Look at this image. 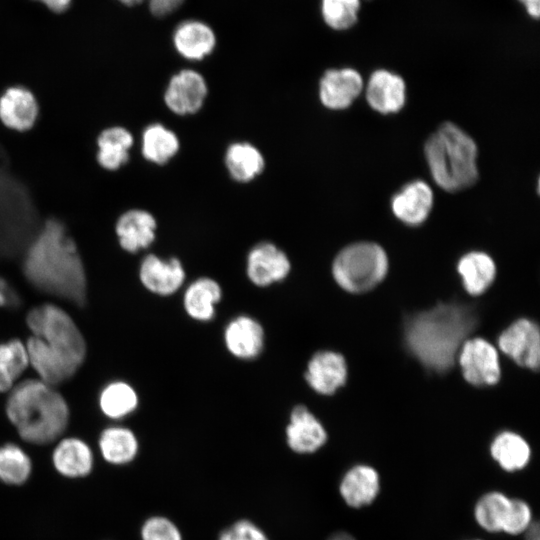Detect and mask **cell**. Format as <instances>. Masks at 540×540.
I'll return each mask as SVG.
<instances>
[{
	"instance_id": "cell-1",
	"label": "cell",
	"mask_w": 540,
	"mask_h": 540,
	"mask_svg": "<svg viewBox=\"0 0 540 540\" xmlns=\"http://www.w3.org/2000/svg\"><path fill=\"white\" fill-rule=\"evenodd\" d=\"M27 282L47 295L83 305L87 274L83 256L66 226L55 218L42 227L20 256Z\"/></svg>"
},
{
	"instance_id": "cell-2",
	"label": "cell",
	"mask_w": 540,
	"mask_h": 540,
	"mask_svg": "<svg viewBox=\"0 0 540 540\" xmlns=\"http://www.w3.org/2000/svg\"><path fill=\"white\" fill-rule=\"evenodd\" d=\"M477 324V314L470 306L438 303L406 318L405 345L426 369L443 373L454 365L462 344Z\"/></svg>"
},
{
	"instance_id": "cell-3",
	"label": "cell",
	"mask_w": 540,
	"mask_h": 540,
	"mask_svg": "<svg viewBox=\"0 0 540 540\" xmlns=\"http://www.w3.org/2000/svg\"><path fill=\"white\" fill-rule=\"evenodd\" d=\"M7 394L6 417L23 441L47 445L66 431L70 409L55 386L29 378L20 380Z\"/></svg>"
},
{
	"instance_id": "cell-4",
	"label": "cell",
	"mask_w": 540,
	"mask_h": 540,
	"mask_svg": "<svg viewBox=\"0 0 540 540\" xmlns=\"http://www.w3.org/2000/svg\"><path fill=\"white\" fill-rule=\"evenodd\" d=\"M424 151L430 173L442 189L456 192L476 182L477 145L457 125L442 124L429 137Z\"/></svg>"
},
{
	"instance_id": "cell-5",
	"label": "cell",
	"mask_w": 540,
	"mask_h": 540,
	"mask_svg": "<svg viewBox=\"0 0 540 540\" xmlns=\"http://www.w3.org/2000/svg\"><path fill=\"white\" fill-rule=\"evenodd\" d=\"M26 325L52 352L82 366L87 353L85 338L71 315L55 303L31 308Z\"/></svg>"
},
{
	"instance_id": "cell-6",
	"label": "cell",
	"mask_w": 540,
	"mask_h": 540,
	"mask_svg": "<svg viewBox=\"0 0 540 540\" xmlns=\"http://www.w3.org/2000/svg\"><path fill=\"white\" fill-rule=\"evenodd\" d=\"M385 250L372 242H357L343 248L334 258L336 283L350 293H365L377 286L388 272Z\"/></svg>"
},
{
	"instance_id": "cell-7",
	"label": "cell",
	"mask_w": 540,
	"mask_h": 540,
	"mask_svg": "<svg viewBox=\"0 0 540 540\" xmlns=\"http://www.w3.org/2000/svg\"><path fill=\"white\" fill-rule=\"evenodd\" d=\"M464 379L474 386L496 384L501 375L498 352L483 338L466 339L458 353Z\"/></svg>"
},
{
	"instance_id": "cell-8",
	"label": "cell",
	"mask_w": 540,
	"mask_h": 540,
	"mask_svg": "<svg viewBox=\"0 0 540 540\" xmlns=\"http://www.w3.org/2000/svg\"><path fill=\"white\" fill-rule=\"evenodd\" d=\"M500 350L516 364L537 370L540 364V334L537 324L529 319L514 321L499 336Z\"/></svg>"
},
{
	"instance_id": "cell-9",
	"label": "cell",
	"mask_w": 540,
	"mask_h": 540,
	"mask_svg": "<svg viewBox=\"0 0 540 540\" xmlns=\"http://www.w3.org/2000/svg\"><path fill=\"white\" fill-rule=\"evenodd\" d=\"M40 107L35 94L22 85H11L0 94V123L8 130L25 133L36 124Z\"/></svg>"
},
{
	"instance_id": "cell-10",
	"label": "cell",
	"mask_w": 540,
	"mask_h": 540,
	"mask_svg": "<svg viewBox=\"0 0 540 540\" xmlns=\"http://www.w3.org/2000/svg\"><path fill=\"white\" fill-rule=\"evenodd\" d=\"M157 221L146 209L134 207L116 219L114 233L118 246L129 254L145 250L155 241Z\"/></svg>"
},
{
	"instance_id": "cell-11",
	"label": "cell",
	"mask_w": 540,
	"mask_h": 540,
	"mask_svg": "<svg viewBox=\"0 0 540 540\" xmlns=\"http://www.w3.org/2000/svg\"><path fill=\"white\" fill-rule=\"evenodd\" d=\"M207 93L204 77L195 70L183 69L171 77L164 101L177 115L194 114L203 106Z\"/></svg>"
},
{
	"instance_id": "cell-12",
	"label": "cell",
	"mask_w": 540,
	"mask_h": 540,
	"mask_svg": "<svg viewBox=\"0 0 540 540\" xmlns=\"http://www.w3.org/2000/svg\"><path fill=\"white\" fill-rule=\"evenodd\" d=\"M290 270L286 253L271 242H261L248 253L246 273L251 283L258 287L283 281Z\"/></svg>"
},
{
	"instance_id": "cell-13",
	"label": "cell",
	"mask_w": 540,
	"mask_h": 540,
	"mask_svg": "<svg viewBox=\"0 0 540 540\" xmlns=\"http://www.w3.org/2000/svg\"><path fill=\"white\" fill-rule=\"evenodd\" d=\"M138 275L141 284L159 296L174 294L185 281V270L179 259H162L155 254H147L142 259Z\"/></svg>"
},
{
	"instance_id": "cell-14",
	"label": "cell",
	"mask_w": 540,
	"mask_h": 540,
	"mask_svg": "<svg viewBox=\"0 0 540 540\" xmlns=\"http://www.w3.org/2000/svg\"><path fill=\"white\" fill-rule=\"evenodd\" d=\"M347 374L344 357L340 353L323 350L309 360L305 380L318 394L332 395L346 383Z\"/></svg>"
},
{
	"instance_id": "cell-15",
	"label": "cell",
	"mask_w": 540,
	"mask_h": 540,
	"mask_svg": "<svg viewBox=\"0 0 540 540\" xmlns=\"http://www.w3.org/2000/svg\"><path fill=\"white\" fill-rule=\"evenodd\" d=\"M362 89V77L355 69H329L319 82V98L326 108L341 110L348 108Z\"/></svg>"
},
{
	"instance_id": "cell-16",
	"label": "cell",
	"mask_w": 540,
	"mask_h": 540,
	"mask_svg": "<svg viewBox=\"0 0 540 540\" xmlns=\"http://www.w3.org/2000/svg\"><path fill=\"white\" fill-rule=\"evenodd\" d=\"M29 366L37 378L52 386H57L72 378L79 366L72 361L52 352L35 336L25 342Z\"/></svg>"
},
{
	"instance_id": "cell-17",
	"label": "cell",
	"mask_w": 540,
	"mask_h": 540,
	"mask_svg": "<svg viewBox=\"0 0 540 540\" xmlns=\"http://www.w3.org/2000/svg\"><path fill=\"white\" fill-rule=\"evenodd\" d=\"M135 141L134 134L124 126L112 125L102 129L96 137L97 164L108 172L120 170L130 162Z\"/></svg>"
},
{
	"instance_id": "cell-18",
	"label": "cell",
	"mask_w": 540,
	"mask_h": 540,
	"mask_svg": "<svg viewBox=\"0 0 540 540\" xmlns=\"http://www.w3.org/2000/svg\"><path fill=\"white\" fill-rule=\"evenodd\" d=\"M286 440L294 452L308 454L325 444L327 433L322 423L306 406L297 405L290 413Z\"/></svg>"
},
{
	"instance_id": "cell-19",
	"label": "cell",
	"mask_w": 540,
	"mask_h": 540,
	"mask_svg": "<svg viewBox=\"0 0 540 540\" xmlns=\"http://www.w3.org/2000/svg\"><path fill=\"white\" fill-rule=\"evenodd\" d=\"M54 469L66 478H83L94 467V454L89 444L81 438H59L51 456Z\"/></svg>"
},
{
	"instance_id": "cell-20",
	"label": "cell",
	"mask_w": 540,
	"mask_h": 540,
	"mask_svg": "<svg viewBox=\"0 0 540 540\" xmlns=\"http://www.w3.org/2000/svg\"><path fill=\"white\" fill-rule=\"evenodd\" d=\"M366 99L370 107L379 113H396L406 101L405 82L395 73L376 70L367 82Z\"/></svg>"
},
{
	"instance_id": "cell-21",
	"label": "cell",
	"mask_w": 540,
	"mask_h": 540,
	"mask_svg": "<svg viewBox=\"0 0 540 540\" xmlns=\"http://www.w3.org/2000/svg\"><path fill=\"white\" fill-rule=\"evenodd\" d=\"M432 206L433 192L422 180L406 184L391 201L393 214L409 226L422 224L428 218Z\"/></svg>"
},
{
	"instance_id": "cell-22",
	"label": "cell",
	"mask_w": 540,
	"mask_h": 540,
	"mask_svg": "<svg viewBox=\"0 0 540 540\" xmlns=\"http://www.w3.org/2000/svg\"><path fill=\"white\" fill-rule=\"evenodd\" d=\"M224 342L234 357L249 360L257 357L264 346V330L253 317L240 315L232 319L224 330Z\"/></svg>"
},
{
	"instance_id": "cell-23",
	"label": "cell",
	"mask_w": 540,
	"mask_h": 540,
	"mask_svg": "<svg viewBox=\"0 0 540 540\" xmlns=\"http://www.w3.org/2000/svg\"><path fill=\"white\" fill-rule=\"evenodd\" d=\"M173 43L182 57L201 60L213 51L216 39L213 30L205 23L187 20L176 27Z\"/></svg>"
},
{
	"instance_id": "cell-24",
	"label": "cell",
	"mask_w": 540,
	"mask_h": 540,
	"mask_svg": "<svg viewBox=\"0 0 540 540\" xmlns=\"http://www.w3.org/2000/svg\"><path fill=\"white\" fill-rule=\"evenodd\" d=\"M222 298V289L217 281L201 277L190 283L183 296V306L189 317L207 322L215 316L216 305Z\"/></svg>"
},
{
	"instance_id": "cell-25",
	"label": "cell",
	"mask_w": 540,
	"mask_h": 540,
	"mask_svg": "<svg viewBox=\"0 0 540 540\" xmlns=\"http://www.w3.org/2000/svg\"><path fill=\"white\" fill-rule=\"evenodd\" d=\"M379 488L376 470L366 465H358L351 468L343 477L340 493L349 506L359 508L372 503Z\"/></svg>"
},
{
	"instance_id": "cell-26",
	"label": "cell",
	"mask_w": 540,
	"mask_h": 540,
	"mask_svg": "<svg viewBox=\"0 0 540 540\" xmlns=\"http://www.w3.org/2000/svg\"><path fill=\"white\" fill-rule=\"evenodd\" d=\"M98 448L107 463L124 465L134 460L139 450V443L131 429L112 425L101 431Z\"/></svg>"
},
{
	"instance_id": "cell-27",
	"label": "cell",
	"mask_w": 540,
	"mask_h": 540,
	"mask_svg": "<svg viewBox=\"0 0 540 540\" xmlns=\"http://www.w3.org/2000/svg\"><path fill=\"white\" fill-rule=\"evenodd\" d=\"M465 290L473 296L484 293L493 283L496 266L484 252L473 251L462 256L457 264Z\"/></svg>"
},
{
	"instance_id": "cell-28",
	"label": "cell",
	"mask_w": 540,
	"mask_h": 540,
	"mask_svg": "<svg viewBox=\"0 0 540 540\" xmlns=\"http://www.w3.org/2000/svg\"><path fill=\"white\" fill-rule=\"evenodd\" d=\"M179 147L176 134L161 123H151L141 132V155L147 162L163 165L177 154Z\"/></svg>"
},
{
	"instance_id": "cell-29",
	"label": "cell",
	"mask_w": 540,
	"mask_h": 540,
	"mask_svg": "<svg viewBox=\"0 0 540 540\" xmlns=\"http://www.w3.org/2000/svg\"><path fill=\"white\" fill-rule=\"evenodd\" d=\"M225 164L230 176L238 182H249L260 175L265 161L261 152L247 142L231 144L225 154Z\"/></svg>"
},
{
	"instance_id": "cell-30",
	"label": "cell",
	"mask_w": 540,
	"mask_h": 540,
	"mask_svg": "<svg viewBox=\"0 0 540 540\" xmlns=\"http://www.w3.org/2000/svg\"><path fill=\"white\" fill-rule=\"evenodd\" d=\"M139 399L135 389L127 382L115 380L107 383L98 396V406L104 416L119 420L132 414Z\"/></svg>"
},
{
	"instance_id": "cell-31",
	"label": "cell",
	"mask_w": 540,
	"mask_h": 540,
	"mask_svg": "<svg viewBox=\"0 0 540 540\" xmlns=\"http://www.w3.org/2000/svg\"><path fill=\"white\" fill-rule=\"evenodd\" d=\"M29 367L25 342L12 338L0 343V393H8Z\"/></svg>"
},
{
	"instance_id": "cell-32",
	"label": "cell",
	"mask_w": 540,
	"mask_h": 540,
	"mask_svg": "<svg viewBox=\"0 0 540 540\" xmlns=\"http://www.w3.org/2000/svg\"><path fill=\"white\" fill-rule=\"evenodd\" d=\"M491 455L506 471L522 469L530 459V447L518 434L505 431L495 437Z\"/></svg>"
},
{
	"instance_id": "cell-33",
	"label": "cell",
	"mask_w": 540,
	"mask_h": 540,
	"mask_svg": "<svg viewBox=\"0 0 540 540\" xmlns=\"http://www.w3.org/2000/svg\"><path fill=\"white\" fill-rule=\"evenodd\" d=\"M32 461L27 452L15 443L0 445V481L19 486L28 481L32 473Z\"/></svg>"
},
{
	"instance_id": "cell-34",
	"label": "cell",
	"mask_w": 540,
	"mask_h": 540,
	"mask_svg": "<svg viewBox=\"0 0 540 540\" xmlns=\"http://www.w3.org/2000/svg\"><path fill=\"white\" fill-rule=\"evenodd\" d=\"M510 499L500 492L485 494L475 506V519L489 532L502 531Z\"/></svg>"
},
{
	"instance_id": "cell-35",
	"label": "cell",
	"mask_w": 540,
	"mask_h": 540,
	"mask_svg": "<svg viewBox=\"0 0 540 540\" xmlns=\"http://www.w3.org/2000/svg\"><path fill=\"white\" fill-rule=\"evenodd\" d=\"M360 0H322L321 12L328 26L345 30L357 21Z\"/></svg>"
},
{
	"instance_id": "cell-36",
	"label": "cell",
	"mask_w": 540,
	"mask_h": 540,
	"mask_svg": "<svg viewBox=\"0 0 540 540\" xmlns=\"http://www.w3.org/2000/svg\"><path fill=\"white\" fill-rule=\"evenodd\" d=\"M141 538L142 540H182L177 526L163 516L148 518L142 525Z\"/></svg>"
},
{
	"instance_id": "cell-37",
	"label": "cell",
	"mask_w": 540,
	"mask_h": 540,
	"mask_svg": "<svg viewBox=\"0 0 540 540\" xmlns=\"http://www.w3.org/2000/svg\"><path fill=\"white\" fill-rule=\"evenodd\" d=\"M530 507L522 500L510 499L502 531L516 535L524 532L531 524Z\"/></svg>"
},
{
	"instance_id": "cell-38",
	"label": "cell",
	"mask_w": 540,
	"mask_h": 540,
	"mask_svg": "<svg viewBox=\"0 0 540 540\" xmlns=\"http://www.w3.org/2000/svg\"><path fill=\"white\" fill-rule=\"evenodd\" d=\"M218 540H269L254 523L240 520L222 531Z\"/></svg>"
},
{
	"instance_id": "cell-39",
	"label": "cell",
	"mask_w": 540,
	"mask_h": 540,
	"mask_svg": "<svg viewBox=\"0 0 540 540\" xmlns=\"http://www.w3.org/2000/svg\"><path fill=\"white\" fill-rule=\"evenodd\" d=\"M149 9L155 16L162 17L174 12L184 0H148Z\"/></svg>"
},
{
	"instance_id": "cell-40",
	"label": "cell",
	"mask_w": 540,
	"mask_h": 540,
	"mask_svg": "<svg viewBox=\"0 0 540 540\" xmlns=\"http://www.w3.org/2000/svg\"><path fill=\"white\" fill-rule=\"evenodd\" d=\"M18 303V297L8 281L0 275V308L11 307Z\"/></svg>"
},
{
	"instance_id": "cell-41",
	"label": "cell",
	"mask_w": 540,
	"mask_h": 540,
	"mask_svg": "<svg viewBox=\"0 0 540 540\" xmlns=\"http://www.w3.org/2000/svg\"><path fill=\"white\" fill-rule=\"evenodd\" d=\"M46 5L51 11L62 13L68 9L72 0H38Z\"/></svg>"
},
{
	"instance_id": "cell-42",
	"label": "cell",
	"mask_w": 540,
	"mask_h": 540,
	"mask_svg": "<svg viewBox=\"0 0 540 540\" xmlns=\"http://www.w3.org/2000/svg\"><path fill=\"white\" fill-rule=\"evenodd\" d=\"M526 6L527 12L534 18L539 17L540 13V0H520Z\"/></svg>"
},
{
	"instance_id": "cell-43",
	"label": "cell",
	"mask_w": 540,
	"mask_h": 540,
	"mask_svg": "<svg viewBox=\"0 0 540 540\" xmlns=\"http://www.w3.org/2000/svg\"><path fill=\"white\" fill-rule=\"evenodd\" d=\"M527 532V540H540L539 539V525L537 522H531L528 528L525 530Z\"/></svg>"
},
{
	"instance_id": "cell-44",
	"label": "cell",
	"mask_w": 540,
	"mask_h": 540,
	"mask_svg": "<svg viewBox=\"0 0 540 540\" xmlns=\"http://www.w3.org/2000/svg\"><path fill=\"white\" fill-rule=\"evenodd\" d=\"M328 540H355V538L346 532H338L332 535Z\"/></svg>"
},
{
	"instance_id": "cell-45",
	"label": "cell",
	"mask_w": 540,
	"mask_h": 540,
	"mask_svg": "<svg viewBox=\"0 0 540 540\" xmlns=\"http://www.w3.org/2000/svg\"><path fill=\"white\" fill-rule=\"evenodd\" d=\"M118 1H120L121 3H123L125 5L132 6V5L141 3L143 0H118Z\"/></svg>"
}]
</instances>
